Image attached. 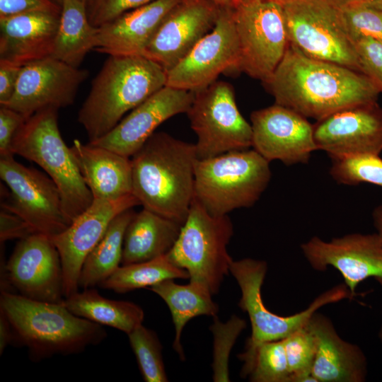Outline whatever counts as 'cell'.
<instances>
[{"label": "cell", "mask_w": 382, "mask_h": 382, "mask_svg": "<svg viewBox=\"0 0 382 382\" xmlns=\"http://www.w3.org/2000/svg\"><path fill=\"white\" fill-rule=\"evenodd\" d=\"M283 340L290 382H317L312 375L317 349L316 340L307 324Z\"/></svg>", "instance_id": "obj_35"}, {"label": "cell", "mask_w": 382, "mask_h": 382, "mask_svg": "<svg viewBox=\"0 0 382 382\" xmlns=\"http://www.w3.org/2000/svg\"><path fill=\"white\" fill-rule=\"evenodd\" d=\"M188 272L172 262L166 255L155 259L120 265L98 286L117 293L150 288L163 281L188 279Z\"/></svg>", "instance_id": "obj_31"}, {"label": "cell", "mask_w": 382, "mask_h": 382, "mask_svg": "<svg viewBox=\"0 0 382 382\" xmlns=\"http://www.w3.org/2000/svg\"><path fill=\"white\" fill-rule=\"evenodd\" d=\"M146 382L168 381L162 355V345L157 335L142 324L127 335Z\"/></svg>", "instance_id": "obj_33"}, {"label": "cell", "mask_w": 382, "mask_h": 382, "mask_svg": "<svg viewBox=\"0 0 382 382\" xmlns=\"http://www.w3.org/2000/svg\"><path fill=\"white\" fill-rule=\"evenodd\" d=\"M166 83V70L144 55H109L92 81L78 122L89 141L111 131L124 115Z\"/></svg>", "instance_id": "obj_3"}, {"label": "cell", "mask_w": 382, "mask_h": 382, "mask_svg": "<svg viewBox=\"0 0 382 382\" xmlns=\"http://www.w3.org/2000/svg\"><path fill=\"white\" fill-rule=\"evenodd\" d=\"M265 85L275 103L316 121L354 105L377 102L381 93L364 73L309 57L291 45Z\"/></svg>", "instance_id": "obj_1"}, {"label": "cell", "mask_w": 382, "mask_h": 382, "mask_svg": "<svg viewBox=\"0 0 382 382\" xmlns=\"http://www.w3.org/2000/svg\"><path fill=\"white\" fill-rule=\"evenodd\" d=\"M229 270L241 291L238 306L248 313L251 325V335L245 349L253 348L266 341L283 340L306 325L321 307L345 299H352L347 286L340 284L318 295L305 310L288 316H279L267 309L262 299L261 289L267 271L265 261L253 258L233 260Z\"/></svg>", "instance_id": "obj_9"}, {"label": "cell", "mask_w": 382, "mask_h": 382, "mask_svg": "<svg viewBox=\"0 0 382 382\" xmlns=\"http://www.w3.org/2000/svg\"><path fill=\"white\" fill-rule=\"evenodd\" d=\"M266 1H273V2L277 3L279 4H281L285 0H266Z\"/></svg>", "instance_id": "obj_50"}, {"label": "cell", "mask_w": 382, "mask_h": 382, "mask_svg": "<svg viewBox=\"0 0 382 382\" xmlns=\"http://www.w3.org/2000/svg\"><path fill=\"white\" fill-rule=\"evenodd\" d=\"M13 342V333L9 320L4 312L0 309V354L6 347Z\"/></svg>", "instance_id": "obj_44"}, {"label": "cell", "mask_w": 382, "mask_h": 382, "mask_svg": "<svg viewBox=\"0 0 382 382\" xmlns=\"http://www.w3.org/2000/svg\"><path fill=\"white\" fill-rule=\"evenodd\" d=\"M194 96L195 92L165 86L131 110L108 134L88 143L132 157L160 125L176 115L187 113Z\"/></svg>", "instance_id": "obj_21"}, {"label": "cell", "mask_w": 382, "mask_h": 382, "mask_svg": "<svg viewBox=\"0 0 382 382\" xmlns=\"http://www.w3.org/2000/svg\"><path fill=\"white\" fill-rule=\"evenodd\" d=\"M233 234L228 215L214 216L193 199L169 260L185 270L190 281L205 286L214 295L230 272L233 259L227 245Z\"/></svg>", "instance_id": "obj_7"}, {"label": "cell", "mask_w": 382, "mask_h": 382, "mask_svg": "<svg viewBox=\"0 0 382 382\" xmlns=\"http://www.w3.org/2000/svg\"><path fill=\"white\" fill-rule=\"evenodd\" d=\"M330 174L340 184L357 185L368 183L382 187V158L361 154L331 158Z\"/></svg>", "instance_id": "obj_34"}, {"label": "cell", "mask_w": 382, "mask_h": 382, "mask_svg": "<svg viewBox=\"0 0 382 382\" xmlns=\"http://www.w3.org/2000/svg\"><path fill=\"white\" fill-rule=\"evenodd\" d=\"M219 9L211 0H180L166 15L142 55L169 70L212 30Z\"/></svg>", "instance_id": "obj_20"}, {"label": "cell", "mask_w": 382, "mask_h": 382, "mask_svg": "<svg viewBox=\"0 0 382 382\" xmlns=\"http://www.w3.org/2000/svg\"><path fill=\"white\" fill-rule=\"evenodd\" d=\"M13 156H0V177L10 191L1 203L2 209L23 218L35 233L56 236L70 225L57 186L47 175L23 166Z\"/></svg>", "instance_id": "obj_12"}, {"label": "cell", "mask_w": 382, "mask_h": 382, "mask_svg": "<svg viewBox=\"0 0 382 382\" xmlns=\"http://www.w3.org/2000/svg\"><path fill=\"white\" fill-rule=\"evenodd\" d=\"M60 13L36 11L0 18V60L23 66L52 57Z\"/></svg>", "instance_id": "obj_22"}, {"label": "cell", "mask_w": 382, "mask_h": 382, "mask_svg": "<svg viewBox=\"0 0 382 382\" xmlns=\"http://www.w3.org/2000/svg\"><path fill=\"white\" fill-rule=\"evenodd\" d=\"M1 291L40 301L62 303L65 299L59 253L52 238L35 233L20 240L3 265Z\"/></svg>", "instance_id": "obj_13"}, {"label": "cell", "mask_w": 382, "mask_h": 382, "mask_svg": "<svg viewBox=\"0 0 382 382\" xmlns=\"http://www.w3.org/2000/svg\"><path fill=\"white\" fill-rule=\"evenodd\" d=\"M61 6L62 0H52Z\"/></svg>", "instance_id": "obj_51"}, {"label": "cell", "mask_w": 382, "mask_h": 382, "mask_svg": "<svg viewBox=\"0 0 382 382\" xmlns=\"http://www.w3.org/2000/svg\"><path fill=\"white\" fill-rule=\"evenodd\" d=\"M313 126L317 150L330 158L382 151V108L377 102L341 110Z\"/></svg>", "instance_id": "obj_19"}, {"label": "cell", "mask_w": 382, "mask_h": 382, "mask_svg": "<svg viewBox=\"0 0 382 382\" xmlns=\"http://www.w3.org/2000/svg\"><path fill=\"white\" fill-rule=\"evenodd\" d=\"M36 11L61 12V6L52 0H0V18Z\"/></svg>", "instance_id": "obj_42"}, {"label": "cell", "mask_w": 382, "mask_h": 382, "mask_svg": "<svg viewBox=\"0 0 382 382\" xmlns=\"http://www.w3.org/2000/svg\"><path fill=\"white\" fill-rule=\"evenodd\" d=\"M239 45L232 8H220L216 23L178 64L166 72V86L196 92L226 71H238Z\"/></svg>", "instance_id": "obj_14"}, {"label": "cell", "mask_w": 382, "mask_h": 382, "mask_svg": "<svg viewBox=\"0 0 382 382\" xmlns=\"http://www.w3.org/2000/svg\"><path fill=\"white\" fill-rule=\"evenodd\" d=\"M58 109L41 110L25 120L12 142V152L41 167L57 186L71 223L93 200L58 126Z\"/></svg>", "instance_id": "obj_5"}, {"label": "cell", "mask_w": 382, "mask_h": 382, "mask_svg": "<svg viewBox=\"0 0 382 382\" xmlns=\"http://www.w3.org/2000/svg\"><path fill=\"white\" fill-rule=\"evenodd\" d=\"M153 0H88L86 10L91 24L96 28L106 24L122 14Z\"/></svg>", "instance_id": "obj_38"}, {"label": "cell", "mask_w": 382, "mask_h": 382, "mask_svg": "<svg viewBox=\"0 0 382 382\" xmlns=\"http://www.w3.org/2000/svg\"><path fill=\"white\" fill-rule=\"evenodd\" d=\"M307 325L316 340L312 375L317 382H364L367 360L357 345L344 340L331 320L316 311Z\"/></svg>", "instance_id": "obj_23"}, {"label": "cell", "mask_w": 382, "mask_h": 382, "mask_svg": "<svg viewBox=\"0 0 382 382\" xmlns=\"http://www.w3.org/2000/svg\"><path fill=\"white\" fill-rule=\"evenodd\" d=\"M301 249L313 270H337L352 298L358 285L366 279L374 278L382 286V242L376 233H350L330 241L314 236L302 243Z\"/></svg>", "instance_id": "obj_15"}, {"label": "cell", "mask_w": 382, "mask_h": 382, "mask_svg": "<svg viewBox=\"0 0 382 382\" xmlns=\"http://www.w3.org/2000/svg\"><path fill=\"white\" fill-rule=\"evenodd\" d=\"M199 159L252 146V127L241 114L232 86L216 81L195 92L187 112Z\"/></svg>", "instance_id": "obj_11"}, {"label": "cell", "mask_w": 382, "mask_h": 382, "mask_svg": "<svg viewBox=\"0 0 382 382\" xmlns=\"http://www.w3.org/2000/svg\"><path fill=\"white\" fill-rule=\"evenodd\" d=\"M369 6L382 9V0H371Z\"/></svg>", "instance_id": "obj_48"}, {"label": "cell", "mask_w": 382, "mask_h": 382, "mask_svg": "<svg viewBox=\"0 0 382 382\" xmlns=\"http://www.w3.org/2000/svg\"><path fill=\"white\" fill-rule=\"evenodd\" d=\"M35 233L30 225L18 215L2 209L0 212V241L23 239Z\"/></svg>", "instance_id": "obj_41"}, {"label": "cell", "mask_w": 382, "mask_h": 382, "mask_svg": "<svg viewBox=\"0 0 382 382\" xmlns=\"http://www.w3.org/2000/svg\"><path fill=\"white\" fill-rule=\"evenodd\" d=\"M0 309L10 321L13 342L26 347L35 359L78 353L106 337L103 325L74 314L63 302L35 301L2 291Z\"/></svg>", "instance_id": "obj_4"}, {"label": "cell", "mask_w": 382, "mask_h": 382, "mask_svg": "<svg viewBox=\"0 0 382 382\" xmlns=\"http://www.w3.org/2000/svg\"><path fill=\"white\" fill-rule=\"evenodd\" d=\"M271 176L270 162L254 149L198 158L194 199L212 215H227L234 209L254 205Z\"/></svg>", "instance_id": "obj_6"}, {"label": "cell", "mask_w": 382, "mask_h": 382, "mask_svg": "<svg viewBox=\"0 0 382 382\" xmlns=\"http://www.w3.org/2000/svg\"><path fill=\"white\" fill-rule=\"evenodd\" d=\"M85 1H86V2H87L88 0H85Z\"/></svg>", "instance_id": "obj_52"}, {"label": "cell", "mask_w": 382, "mask_h": 382, "mask_svg": "<svg viewBox=\"0 0 382 382\" xmlns=\"http://www.w3.org/2000/svg\"><path fill=\"white\" fill-rule=\"evenodd\" d=\"M374 226L376 230V233L382 242V205L374 208L372 212Z\"/></svg>", "instance_id": "obj_45"}, {"label": "cell", "mask_w": 382, "mask_h": 382, "mask_svg": "<svg viewBox=\"0 0 382 382\" xmlns=\"http://www.w3.org/2000/svg\"><path fill=\"white\" fill-rule=\"evenodd\" d=\"M362 72L382 93V42L368 37L354 39Z\"/></svg>", "instance_id": "obj_39"}, {"label": "cell", "mask_w": 382, "mask_h": 382, "mask_svg": "<svg viewBox=\"0 0 382 382\" xmlns=\"http://www.w3.org/2000/svg\"><path fill=\"white\" fill-rule=\"evenodd\" d=\"M88 71L52 57L22 66L15 92L6 106L28 118L48 108L60 109L73 104Z\"/></svg>", "instance_id": "obj_16"}, {"label": "cell", "mask_w": 382, "mask_h": 382, "mask_svg": "<svg viewBox=\"0 0 382 382\" xmlns=\"http://www.w3.org/2000/svg\"><path fill=\"white\" fill-rule=\"evenodd\" d=\"M22 66L0 60V105H4L12 98L18 81Z\"/></svg>", "instance_id": "obj_43"}, {"label": "cell", "mask_w": 382, "mask_h": 382, "mask_svg": "<svg viewBox=\"0 0 382 382\" xmlns=\"http://www.w3.org/2000/svg\"><path fill=\"white\" fill-rule=\"evenodd\" d=\"M241 376L253 382H290L283 340L261 342L238 355Z\"/></svg>", "instance_id": "obj_32"}, {"label": "cell", "mask_w": 382, "mask_h": 382, "mask_svg": "<svg viewBox=\"0 0 382 382\" xmlns=\"http://www.w3.org/2000/svg\"><path fill=\"white\" fill-rule=\"evenodd\" d=\"M182 226L145 208L134 213L125 231L121 265L166 255L175 245Z\"/></svg>", "instance_id": "obj_26"}, {"label": "cell", "mask_w": 382, "mask_h": 382, "mask_svg": "<svg viewBox=\"0 0 382 382\" xmlns=\"http://www.w3.org/2000/svg\"><path fill=\"white\" fill-rule=\"evenodd\" d=\"M333 5L340 8V9H345L346 8L361 5V4H371V0H328Z\"/></svg>", "instance_id": "obj_46"}, {"label": "cell", "mask_w": 382, "mask_h": 382, "mask_svg": "<svg viewBox=\"0 0 382 382\" xmlns=\"http://www.w3.org/2000/svg\"><path fill=\"white\" fill-rule=\"evenodd\" d=\"M70 148L93 199H116L133 194L129 157L78 139Z\"/></svg>", "instance_id": "obj_25"}, {"label": "cell", "mask_w": 382, "mask_h": 382, "mask_svg": "<svg viewBox=\"0 0 382 382\" xmlns=\"http://www.w3.org/2000/svg\"><path fill=\"white\" fill-rule=\"evenodd\" d=\"M378 337L382 342V325L380 328L379 332H378Z\"/></svg>", "instance_id": "obj_49"}, {"label": "cell", "mask_w": 382, "mask_h": 382, "mask_svg": "<svg viewBox=\"0 0 382 382\" xmlns=\"http://www.w3.org/2000/svg\"><path fill=\"white\" fill-rule=\"evenodd\" d=\"M232 14L239 45L238 71L265 83L289 45L282 6L266 0H241Z\"/></svg>", "instance_id": "obj_10"}, {"label": "cell", "mask_w": 382, "mask_h": 382, "mask_svg": "<svg viewBox=\"0 0 382 382\" xmlns=\"http://www.w3.org/2000/svg\"><path fill=\"white\" fill-rule=\"evenodd\" d=\"M63 303L79 317L127 335L141 325L144 318V311L139 305L103 297L93 288L76 291L66 297Z\"/></svg>", "instance_id": "obj_29"}, {"label": "cell", "mask_w": 382, "mask_h": 382, "mask_svg": "<svg viewBox=\"0 0 382 382\" xmlns=\"http://www.w3.org/2000/svg\"><path fill=\"white\" fill-rule=\"evenodd\" d=\"M27 118L6 106L0 108V156L11 155L13 139Z\"/></svg>", "instance_id": "obj_40"}, {"label": "cell", "mask_w": 382, "mask_h": 382, "mask_svg": "<svg viewBox=\"0 0 382 382\" xmlns=\"http://www.w3.org/2000/svg\"><path fill=\"white\" fill-rule=\"evenodd\" d=\"M149 289L159 296L169 308L175 327L173 347L183 361L185 357L180 339L184 327L195 317L216 316L219 306L212 300L211 291L196 282L190 281L189 284L182 285L173 279H167Z\"/></svg>", "instance_id": "obj_27"}, {"label": "cell", "mask_w": 382, "mask_h": 382, "mask_svg": "<svg viewBox=\"0 0 382 382\" xmlns=\"http://www.w3.org/2000/svg\"><path fill=\"white\" fill-rule=\"evenodd\" d=\"M214 317V323L209 329L214 336L213 345V381H229L228 359L231 351L238 337L245 328L246 322L237 316H232L226 323Z\"/></svg>", "instance_id": "obj_36"}, {"label": "cell", "mask_w": 382, "mask_h": 382, "mask_svg": "<svg viewBox=\"0 0 382 382\" xmlns=\"http://www.w3.org/2000/svg\"><path fill=\"white\" fill-rule=\"evenodd\" d=\"M220 8H233L241 0H211Z\"/></svg>", "instance_id": "obj_47"}, {"label": "cell", "mask_w": 382, "mask_h": 382, "mask_svg": "<svg viewBox=\"0 0 382 382\" xmlns=\"http://www.w3.org/2000/svg\"><path fill=\"white\" fill-rule=\"evenodd\" d=\"M252 146L270 163H307L317 150L313 126L306 117L285 106L273 105L250 115Z\"/></svg>", "instance_id": "obj_17"}, {"label": "cell", "mask_w": 382, "mask_h": 382, "mask_svg": "<svg viewBox=\"0 0 382 382\" xmlns=\"http://www.w3.org/2000/svg\"><path fill=\"white\" fill-rule=\"evenodd\" d=\"M180 0H153L97 28L94 50L109 55H142L168 12Z\"/></svg>", "instance_id": "obj_24"}, {"label": "cell", "mask_w": 382, "mask_h": 382, "mask_svg": "<svg viewBox=\"0 0 382 382\" xmlns=\"http://www.w3.org/2000/svg\"><path fill=\"white\" fill-rule=\"evenodd\" d=\"M97 28L88 20L86 1L62 0L52 57L79 67L86 55L94 50Z\"/></svg>", "instance_id": "obj_28"}, {"label": "cell", "mask_w": 382, "mask_h": 382, "mask_svg": "<svg viewBox=\"0 0 382 382\" xmlns=\"http://www.w3.org/2000/svg\"><path fill=\"white\" fill-rule=\"evenodd\" d=\"M289 45L303 54L362 72L342 10L328 0H285Z\"/></svg>", "instance_id": "obj_8"}, {"label": "cell", "mask_w": 382, "mask_h": 382, "mask_svg": "<svg viewBox=\"0 0 382 382\" xmlns=\"http://www.w3.org/2000/svg\"><path fill=\"white\" fill-rule=\"evenodd\" d=\"M352 37H368L382 42V9L361 4L342 9Z\"/></svg>", "instance_id": "obj_37"}, {"label": "cell", "mask_w": 382, "mask_h": 382, "mask_svg": "<svg viewBox=\"0 0 382 382\" xmlns=\"http://www.w3.org/2000/svg\"><path fill=\"white\" fill-rule=\"evenodd\" d=\"M139 204L133 194L116 199H93L64 231L52 238L62 262L65 298L78 291L82 265L111 221Z\"/></svg>", "instance_id": "obj_18"}, {"label": "cell", "mask_w": 382, "mask_h": 382, "mask_svg": "<svg viewBox=\"0 0 382 382\" xmlns=\"http://www.w3.org/2000/svg\"><path fill=\"white\" fill-rule=\"evenodd\" d=\"M134 213L131 208L111 221L103 236L82 265L79 287L84 289L99 286L120 266L125 231Z\"/></svg>", "instance_id": "obj_30"}, {"label": "cell", "mask_w": 382, "mask_h": 382, "mask_svg": "<svg viewBox=\"0 0 382 382\" xmlns=\"http://www.w3.org/2000/svg\"><path fill=\"white\" fill-rule=\"evenodd\" d=\"M197 159L195 144L154 132L131 159L139 204L183 224L194 199Z\"/></svg>", "instance_id": "obj_2"}]
</instances>
